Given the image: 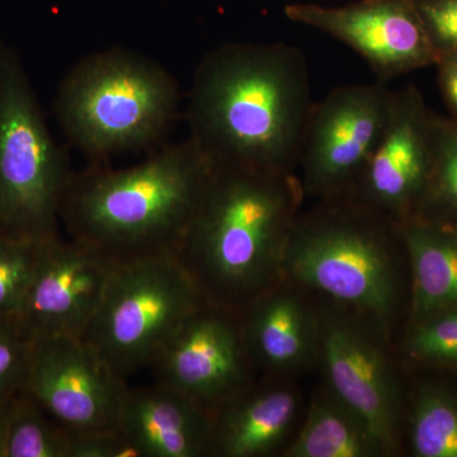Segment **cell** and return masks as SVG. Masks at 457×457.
I'll list each match as a JSON object with an SVG mask.
<instances>
[{
	"mask_svg": "<svg viewBox=\"0 0 457 457\" xmlns=\"http://www.w3.org/2000/svg\"><path fill=\"white\" fill-rule=\"evenodd\" d=\"M312 106L303 51L227 44L204 57L189 92V139L216 165L294 173Z\"/></svg>",
	"mask_w": 457,
	"mask_h": 457,
	"instance_id": "obj_1",
	"label": "cell"
},
{
	"mask_svg": "<svg viewBox=\"0 0 457 457\" xmlns=\"http://www.w3.org/2000/svg\"><path fill=\"white\" fill-rule=\"evenodd\" d=\"M215 170L189 137L134 167L90 168L71 176L60 219L113 264L177 257Z\"/></svg>",
	"mask_w": 457,
	"mask_h": 457,
	"instance_id": "obj_2",
	"label": "cell"
},
{
	"mask_svg": "<svg viewBox=\"0 0 457 457\" xmlns=\"http://www.w3.org/2000/svg\"><path fill=\"white\" fill-rule=\"evenodd\" d=\"M303 196L294 173L216 165L177 254L207 302L239 315L275 286Z\"/></svg>",
	"mask_w": 457,
	"mask_h": 457,
	"instance_id": "obj_3",
	"label": "cell"
},
{
	"mask_svg": "<svg viewBox=\"0 0 457 457\" xmlns=\"http://www.w3.org/2000/svg\"><path fill=\"white\" fill-rule=\"evenodd\" d=\"M179 106V86L163 66L113 49L86 57L66 75L55 114L78 149L104 159L161 139Z\"/></svg>",
	"mask_w": 457,
	"mask_h": 457,
	"instance_id": "obj_4",
	"label": "cell"
},
{
	"mask_svg": "<svg viewBox=\"0 0 457 457\" xmlns=\"http://www.w3.org/2000/svg\"><path fill=\"white\" fill-rule=\"evenodd\" d=\"M392 222L348 197L324 200L315 212L297 216L281 275L363 314L387 319L398 299Z\"/></svg>",
	"mask_w": 457,
	"mask_h": 457,
	"instance_id": "obj_5",
	"label": "cell"
},
{
	"mask_svg": "<svg viewBox=\"0 0 457 457\" xmlns=\"http://www.w3.org/2000/svg\"><path fill=\"white\" fill-rule=\"evenodd\" d=\"M71 176L20 57L0 44V233L32 242L57 236Z\"/></svg>",
	"mask_w": 457,
	"mask_h": 457,
	"instance_id": "obj_6",
	"label": "cell"
},
{
	"mask_svg": "<svg viewBox=\"0 0 457 457\" xmlns=\"http://www.w3.org/2000/svg\"><path fill=\"white\" fill-rule=\"evenodd\" d=\"M206 303L177 257L116 264L82 338L126 380L149 366L177 328Z\"/></svg>",
	"mask_w": 457,
	"mask_h": 457,
	"instance_id": "obj_7",
	"label": "cell"
},
{
	"mask_svg": "<svg viewBox=\"0 0 457 457\" xmlns=\"http://www.w3.org/2000/svg\"><path fill=\"white\" fill-rule=\"evenodd\" d=\"M386 83L339 87L312 106L299 164L303 195L345 197L360 179L389 121Z\"/></svg>",
	"mask_w": 457,
	"mask_h": 457,
	"instance_id": "obj_8",
	"label": "cell"
},
{
	"mask_svg": "<svg viewBox=\"0 0 457 457\" xmlns=\"http://www.w3.org/2000/svg\"><path fill=\"white\" fill-rule=\"evenodd\" d=\"M251 365L237 315L206 303L177 328L149 368L156 383L213 414L251 387Z\"/></svg>",
	"mask_w": 457,
	"mask_h": 457,
	"instance_id": "obj_9",
	"label": "cell"
},
{
	"mask_svg": "<svg viewBox=\"0 0 457 457\" xmlns=\"http://www.w3.org/2000/svg\"><path fill=\"white\" fill-rule=\"evenodd\" d=\"M128 385L80 337H33L23 390L77 433L117 428Z\"/></svg>",
	"mask_w": 457,
	"mask_h": 457,
	"instance_id": "obj_10",
	"label": "cell"
},
{
	"mask_svg": "<svg viewBox=\"0 0 457 457\" xmlns=\"http://www.w3.org/2000/svg\"><path fill=\"white\" fill-rule=\"evenodd\" d=\"M284 12L347 45L380 82L437 62L413 0H359L343 7L293 3Z\"/></svg>",
	"mask_w": 457,
	"mask_h": 457,
	"instance_id": "obj_11",
	"label": "cell"
},
{
	"mask_svg": "<svg viewBox=\"0 0 457 457\" xmlns=\"http://www.w3.org/2000/svg\"><path fill=\"white\" fill-rule=\"evenodd\" d=\"M116 264L59 234L44 240L18 324L33 338H82L97 314Z\"/></svg>",
	"mask_w": 457,
	"mask_h": 457,
	"instance_id": "obj_12",
	"label": "cell"
},
{
	"mask_svg": "<svg viewBox=\"0 0 457 457\" xmlns=\"http://www.w3.org/2000/svg\"><path fill=\"white\" fill-rule=\"evenodd\" d=\"M432 171L429 120L414 90L394 93L389 121L348 198L387 220L407 221L428 189Z\"/></svg>",
	"mask_w": 457,
	"mask_h": 457,
	"instance_id": "obj_13",
	"label": "cell"
},
{
	"mask_svg": "<svg viewBox=\"0 0 457 457\" xmlns=\"http://www.w3.org/2000/svg\"><path fill=\"white\" fill-rule=\"evenodd\" d=\"M319 341L336 398L362 420L384 453L393 449L398 393L383 351L360 328L341 319H328Z\"/></svg>",
	"mask_w": 457,
	"mask_h": 457,
	"instance_id": "obj_14",
	"label": "cell"
},
{
	"mask_svg": "<svg viewBox=\"0 0 457 457\" xmlns=\"http://www.w3.org/2000/svg\"><path fill=\"white\" fill-rule=\"evenodd\" d=\"M117 427L143 457H201L212 449V413L158 383L128 386Z\"/></svg>",
	"mask_w": 457,
	"mask_h": 457,
	"instance_id": "obj_15",
	"label": "cell"
},
{
	"mask_svg": "<svg viewBox=\"0 0 457 457\" xmlns=\"http://www.w3.org/2000/svg\"><path fill=\"white\" fill-rule=\"evenodd\" d=\"M297 407L296 395L285 387H249L212 414L210 455H269L290 431Z\"/></svg>",
	"mask_w": 457,
	"mask_h": 457,
	"instance_id": "obj_16",
	"label": "cell"
},
{
	"mask_svg": "<svg viewBox=\"0 0 457 457\" xmlns=\"http://www.w3.org/2000/svg\"><path fill=\"white\" fill-rule=\"evenodd\" d=\"M251 363L272 371L299 368L314 343V324L295 295L275 286L237 315Z\"/></svg>",
	"mask_w": 457,
	"mask_h": 457,
	"instance_id": "obj_17",
	"label": "cell"
},
{
	"mask_svg": "<svg viewBox=\"0 0 457 457\" xmlns=\"http://www.w3.org/2000/svg\"><path fill=\"white\" fill-rule=\"evenodd\" d=\"M403 236L413 272V309L417 317L457 309V230L405 221Z\"/></svg>",
	"mask_w": 457,
	"mask_h": 457,
	"instance_id": "obj_18",
	"label": "cell"
},
{
	"mask_svg": "<svg viewBox=\"0 0 457 457\" xmlns=\"http://www.w3.org/2000/svg\"><path fill=\"white\" fill-rule=\"evenodd\" d=\"M384 451L362 420L336 396H327L312 403L286 456L366 457Z\"/></svg>",
	"mask_w": 457,
	"mask_h": 457,
	"instance_id": "obj_19",
	"label": "cell"
},
{
	"mask_svg": "<svg viewBox=\"0 0 457 457\" xmlns=\"http://www.w3.org/2000/svg\"><path fill=\"white\" fill-rule=\"evenodd\" d=\"M73 438L25 390L9 399L3 457H71Z\"/></svg>",
	"mask_w": 457,
	"mask_h": 457,
	"instance_id": "obj_20",
	"label": "cell"
},
{
	"mask_svg": "<svg viewBox=\"0 0 457 457\" xmlns=\"http://www.w3.org/2000/svg\"><path fill=\"white\" fill-rule=\"evenodd\" d=\"M411 441L420 457H457V402L438 389L420 393L411 420Z\"/></svg>",
	"mask_w": 457,
	"mask_h": 457,
	"instance_id": "obj_21",
	"label": "cell"
},
{
	"mask_svg": "<svg viewBox=\"0 0 457 457\" xmlns=\"http://www.w3.org/2000/svg\"><path fill=\"white\" fill-rule=\"evenodd\" d=\"M42 242L0 233V323H18Z\"/></svg>",
	"mask_w": 457,
	"mask_h": 457,
	"instance_id": "obj_22",
	"label": "cell"
},
{
	"mask_svg": "<svg viewBox=\"0 0 457 457\" xmlns=\"http://www.w3.org/2000/svg\"><path fill=\"white\" fill-rule=\"evenodd\" d=\"M413 359L457 366V309L425 319L407 339Z\"/></svg>",
	"mask_w": 457,
	"mask_h": 457,
	"instance_id": "obj_23",
	"label": "cell"
},
{
	"mask_svg": "<svg viewBox=\"0 0 457 457\" xmlns=\"http://www.w3.org/2000/svg\"><path fill=\"white\" fill-rule=\"evenodd\" d=\"M429 141L432 152L429 186L442 203L457 212V123L429 121Z\"/></svg>",
	"mask_w": 457,
	"mask_h": 457,
	"instance_id": "obj_24",
	"label": "cell"
},
{
	"mask_svg": "<svg viewBox=\"0 0 457 457\" xmlns=\"http://www.w3.org/2000/svg\"><path fill=\"white\" fill-rule=\"evenodd\" d=\"M32 338L18 323H0V400L23 389Z\"/></svg>",
	"mask_w": 457,
	"mask_h": 457,
	"instance_id": "obj_25",
	"label": "cell"
},
{
	"mask_svg": "<svg viewBox=\"0 0 457 457\" xmlns=\"http://www.w3.org/2000/svg\"><path fill=\"white\" fill-rule=\"evenodd\" d=\"M436 55L457 50V0H413Z\"/></svg>",
	"mask_w": 457,
	"mask_h": 457,
	"instance_id": "obj_26",
	"label": "cell"
},
{
	"mask_svg": "<svg viewBox=\"0 0 457 457\" xmlns=\"http://www.w3.org/2000/svg\"><path fill=\"white\" fill-rule=\"evenodd\" d=\"M71 457H143L140 450L117 428L74 432Z\"/></svg>",
	"mask_w": 457,
	"mask_h": 457,
	"instance_id": "obj_27",
	"label": "cell"
},
{
	"mask_svg": "<svg viewBox=\"0 0 457 457\" xmlns=\"http://www.w3.org/2000/svg\"><path fill=\"white\" fill-rule=\"evenodd\" d=\"M441 65L440 82L447 104L457 113V50L438 56Z\"/></svg>",
	"mask_w": 457,
	"mask_h": 457,
	"instance_id": "obj_28",
	"label": "cell"
},
{
	"mask_svg": "<svg viewBox=\"0 0 457 457\" xmlns=\"http://www.w3.org/2000/svg\"><path fill=\"white\" fill-rule=\"evenodd\" d=\"M9 399L0 400V457H3V442H4L5 422H7Z\"/></svg>",
	"mask_w": 457,
	"mask_h": 457,
	"instance_id": "obj_29",
	"label": "cell"
}]
</instances>
